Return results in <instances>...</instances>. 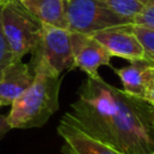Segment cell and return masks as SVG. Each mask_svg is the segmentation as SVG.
<instances>
[{
  "label": "cell",
  "instance_id": "15",
  "mask_svg": "<svg viewBox=\"0 0 154 154\" xmlns=\"http://www.w3.org/2000/svg\"><path fill=\"white\" fill-rule=\"evenodd\" d=\"M1 4L0 2V8H1ZM13 61V55L11 53L10 46L6 41V37L2 32V28H1V20H0V79L6 70V67Z\"/></svg>",
  "mask_w": 154,
  "mask_h": 154
},
{
  "label": "cell",
  "instance_id": "11",
  "mask_svg": "<svg viewBox=\"0 0 154 154\" xmlns=\"http://www.w3.org/2000/svg\"><path fill=\"white\" fill-rule=\"evenodd\" d=\"M42 24L67 29V0H19Z\"/></svg>",
  "mask_w": 154,
  "mask_h": 154
},
{
  "label": "cell",
  "instance_id": "4",
  "mask_svg": "<svg viewBox=\"0 0 154 154\" xmlns=\"http://www.w3.org/2000/svg\"><path fill=\"white\" fill-rule=\"evenodd\" d=\"M67 30L90 35L99 30L134 23L117 14L102 0H67Z\"/></svg>",
  "mask_w": 154,
  "mask_h": 154
},
{
  "label": "cell",
  "instance_id": "1",
  "mask_svg": "<svg viewBox=\"0 0 154 154\" xmlns=\"http://www.w3.org/2000/svg\"><path fill=\"white\" fill-rule=\"evenodd\" d=\"M153 105L126 94L100 75L88 77L65 116L93 137L124 154L154 152Z\"/></svg>",
  "mask_w": 154,
  "mask_h": 154
},
{
  "label": "cell",
  "instance_id": "10",
  "mask_svg": "<svg viewBox=\"0 0 154 154\" xmlns=\"http://www.w3.org/2000/svg\"><path fill=\"white\" fill-rule=\"evenodd\" d=\"M120 78L124 91L131 96L146 100L148 89L154 83V67L150 63L144 60L131 61L130 65L114 69Z\"/></svg>",
  "mask_w": 154,
  "mask_h": 154
},
{
  "label": "cell",
  "instance_id": "13",
  "mask_svg": "<svg viewBox=\"0 0 154 154\" xmlns=\"http://www.w3.org/2000/svg\"><path fill=\"white\" fill-rule=\"evenodd\" d=\"M132 30L143 46L146 61L154 65V29L144 28L132 23Z\"/></svg>",
  "mask_w": 154,
  "mask_h": 154
},
{
  "label": "cell",
  "instance_id": "22",
  "mask_svg": "<svg viewBox=\"0 0 154 154\" xmlns=\"http://www.w3.org/2000/svg\"><path fill=\"white\" fill-rule=\"evenodd\" d=\"M153 67H154V65H153Z\"/></svg>",
  "mask_w": 154,
  "mask_h": 154
},
{
  "label": "cell",
  "instance_id": "12",
  "mask_svg": "<svg viewBox=\"0 0 154 154\" xmlns=\"http://www.w3.org/2000/svg\"><path fill=\"white\" fill-rule=\"evenodd\" d=\"M102 1L117 14L130 18L132 19V22L135 16L138 14L144 6V4H142L138 0H102Z\"/></svg>",
  "mask_w": 154,
  "mask_h": 154
},
{
  "label": "cell",
  "instance_id": "21",
  "mask_svg": "<svg viewBox=\"0 0 154 154\" xmlns=\"http://www.w3.org/2000/svg\"><path fill=\"white\" fill-rule=\"evenodd\" d=\"M152 154H154V152H153V153H152Z\"/></svg>",
  "mask_w": 154,
  "mask_h": 154
},
{
  "label": "cell",
  "instance_id": "9",
  "mask_svg": "<svg viewBox=\"0 0 154 154\" xmlns=\"http://www.w3.org/2000/svg\"><path fill=\"white\" fill-rule=\"evenodd\" d=\"M34 79V72L29 64L20 60H13L5 70L0 79V105H11Z\"/></svg>",
  "mask_w": 154,
  "mask_h": 154
},
{
  "label": "cell",
  "instance_id": "18",
  "mask_svg": "<svg viewBox=\"0 0 154 154\" xmlns=\"http://www.w3.org/2000/svg\"><path fill=\"white\" fill-rule=\"evenodd\" d=\"M152 125L154 129V106H153V111H152Z\"/></svg>",
  "mask_w": 154,
  "mask_h": 154
},
{
  "label": "cell",
  "instance_id": "16",
  "mask_svg": "<svg viewBox=\"0 0 154 154\" xmlns=\"http://www.w3.org/2000/svg\"><path fill=\"white\" fill-rule=\"evenodd\" d=\"M12 128L10 126L7 122V116H0V140L11 130Z\"/></svg>",
  "mask_w": 154,
  "mask_h": 154
},
{
  "label": "cell",
  "instance_id": "19",
  "mask_svg": "<svg viewBox=\"0 0 154 154\" xmlns=\"http://www.w3.org/2000/svg\"><path fill=\"white\" fill-rule=\"evenodd\" d=\"M138 1H141V2H142V4H146V2H147V1H148V0H138Z\"/></svg>",
  "mask_w": 154,
  "mask_h": 154
},
{
  "label": "cell",
  "instance_id": "14",
  "mask_svg": "<svg viewBox=\"0 0 154 154\" xmlns=\"http://www.w3.org/2000/svg\"><path fill=\"white\" fill-rule=\"evenodd\" d=\"M134 24L154 29V0H148L144 4L142 11L135 16Z\"/></svg>",
  "mask_w": 154,
  "mask_h": 154
},
{
  "label": "cell",
  "instance_id": "2",
  "mask_svg": "<svg viewBox=\"0 0 154 154\" xmlns=\"http://www.w3.org/2000/svg\"><path fill=\"white\" fill-rule=\"evenodd\" d=\"M34 79L12 103L7 122L12 129L40 128L58 111L60 76L42 64L31 67Z\"/></svg>",
  "mask_w": 154,
  "mask_h": 154
},
{
  "label": "cell",
  "instance_id": "7",
  "mask_svg": "<svg viewBox=\"0 0 154 154\" xmlns=\"http://www.w3.org/2000/svg\"><path fill=\"white\" fill-rule=\"evenodd\" d=\"M57 131L64 142L61 150L65 154H124L83 131L65 114L63 116Z\"/></svg>",
  "mask_w": 154,
  "mask_h": 154
},
{
  "label": "cell",
  "instance_id": "23",
  "mask_svg": "<svg viewBox=\"0 0 154 154\" xmlns=\"http://www.w3.org/2000/svg\"><path fill=\"white\" fill-rule=\"evenodd\" d=\"M0 106H1V105H0Z\"/></svg>",
  "mask_w": 154,
  "mask_h": 154
},
{
  "label": "cell",
  "instance_id": "5",
  "mask_svg": "<svg viewBox=\"0 0 154 154\" xmlns=\"http://www.w3.org/2000/svg\"><path fill=\"white\" fill-rule=\"evenodd\" d=\"M30 53H32L30 69L42 64L55 75L61 76L63 72L75 67L71 37L67 29L42 24L40 42Z\"/></svg>",
  "mask_w": 154,
  "mask_h": 154
},
{
  "label": "cell",
  "instance_id": "8",
  "mask_svg": "<svg viewBox=\"0 0 154 154\" xmlns=\"http://www.w3.org/2000/svg\"><path fill=\"white\" fill-rule=\"evenodd\" d=\"M70 37L75 67H79L88 77L97 76L100 66L109 65L112 55L91 35L70 31Z\"/></svg>",
  "mask_w": 154,
  "mask_h": 154
},
{
  "label": "cell",
  "instance_id": "6",
  "mask_svg": "<svg viewBox=\"0 0 154 154\" xmlns=\"http://www.w3.org/2000/svg\"><path fill=\"white\" fill-rule=\"evenodd\" d=\"M90 35L100 42L112 57H119L130 61H146L143 46L132 30V23L107 28Z\"/></svg>",
  "mask_w": 154,
  "mask_h": 154
},
{
  "label": "cell",
  "instance_id": "20",
  "mask_svg": "<svg viewBox=\"0 0 154 154\" xmlns=\"http://www.w3.org/2000/svg\"><path fill=\"white\" fill-rule=\"evenodd\" d=\"M4 1H5V0H0V2H4Z\"/></svg>",
  "mask_w": 154,
  "mask_h": 154
},
{
  "label": "cell",
  "instance_id": "17",
  "mask_svg": "<svg viewBox=\"0 0 154 154\" xmlns=\"http://www.w3.org/2000/svg\"><path fill=\"white\" fill-rule=\"evenodd\" d=\"M146 100L148 102H150L153 106H154V83L150 85V88L148 89V93H147V97Z\"/></svg>",
  "mask_w": 154,
  "mask_h": 154
},
{
  "label": "cell",
  "instance_id": "3",
  "mask_svg": "<svg viewBox=\"0 0 154 154\" xmlns=\"http://www.w3.org/2000/svg\"><path fill=\"white\" fill-rule=\"evenodd\" d=\"M0 20L13 60H20L40 42L42 23L19 0H5L1 4Z\"/></svg>",
  "mask_w": 154,
  "mask_h": 154
}]
</instances>
